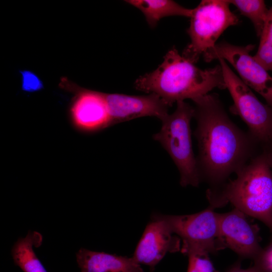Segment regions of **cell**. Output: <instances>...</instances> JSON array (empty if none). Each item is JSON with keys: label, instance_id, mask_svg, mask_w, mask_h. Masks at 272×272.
<instances>
[{"label": "cell", "instance_id": "obj_1", "mask_svg": "<svg viewBox=\"0 0 272 272\" xmlns=\"http://www.w3.org/2000/svg\"><path fill=\"white\" fill-rule=\"evenodd\" d=\"M193 101L199 173L201 181L211 186L209 189H216L255 156L260 145L232 122L217 94L209 93Z\"/></svg>", "mask_w": 272, "mask_h": 272}, {"label": "cell", "instance_id": "obj_2", "mask_svg": "<svg viewBox=\"0 0 272 272\" xmlns=\"http://www.w3.org/2000/svg\"><path fill=\"white\" fill-rule=\"evenodd\" d=\"M134 87L157 95L170 107L187 99L193 101L215 88L226 89L220 64L199 69L180 55L175 47L168 51L155 71L137 79Z\"/></svg>", "mask_w": 272, "mask_h": 272}, {"label": "cell", "instance_id": "obj_3", "mask_svg": "<svg viewBox=\"0 0 272 272\" xmlns=\"http://www.w3.org/2000/svg\"><path fill=\"white\" fill-rule=\"evenodd\" d=\"M236 174L220 187L207 190L210 206L216 209L229 202L262 222L272 233V170L260 149Z\"/></svg>", "mask_w": 272, "mask_h": 272}, {"label": "cell", "instance_id": "obj_4", "mask_svg": "<svg viewBox=\"0 0 272 272\" xmlns=\"http://www.w3.org/2000/svg\"><path fill=\"white\" fill-rule=\"evenodd\" d=\"M174 112L162 121L160 131L153 135L169 154L180 173V184L197 187L201 182L192 145L190 121L194 108L178 101Z\"/></svg>", "mask_w": 272, "mask_h": 272}, {"label": "cell", "instance_id": "obj_5", "mask_svg": "<svg viewBox=\"0 0 272 272\" xmlns=\"http://www.w3.org/2000/svg\"><path fill=\"white\" fill-rule=\"evenodd\" d=\"M230 4L227 0H202L193 9L187 30L190 41L182 51L183 57L194 64L201 55L215 46L224 31L239 23Z\"/></svg>", "mask_w": 272, "mask_h": 272}, {"label": "cell", "instance_id": "obj_6", "mask_svg": "<svg viewBox=\"0 0 272 272\" xmlns=\"http://www.w3.org/2000/svg\"><path fill=\"white\" fill-rule=\"evenodd\" d=\"M214 208L207 209L190 215H167L156 214L167 224L173 234L182 241L181 251L214 253L226 248L221 236L218 213Z\"/></svg>", "mask_w": 272, "mask_h": 272}, {"label": "cell", "instance_id": "obj_7", "mask_svg": "<svg viewBox=\"0 0 272 272\" xmlns=\"http://www.w3.org/2000/svg\"><path fill=\"white\" fill-rule=\"evenodd\" d=\"M218 60L233 102L230 112L246 124L248 132L259 145L272 142V107L261 102L225 60Z\"/></svg>", "mask_w": 272, "mask_h": 272}, {"label": "cell", "instance_id": "obj_8", "mask_svg": "<svg viewBox=\"0 0 272 272\" xmlns=\"http://www.w3.org/2000/svg\"><path fill=\"white\" fill-rule=\"evenodd\" d=\"M254 47L253 44L238 46L223 41L207 51L203 57L207 62L220 58L228 62L240 79L262 96L272 107V77L250 55Z\"/></svg>", "mask_w": 272, "mask_h": 272}, {"label": "cell", "instance_id": "obj_9", "mask_svg": "<svg viewBox=\"0 0 272 272\" xmlns=\"http://www.w3.org/2000/svg\"><path fill=\"white\" fill-rule=\"evenodd\" d=\"M220 231L226 248L240 256L255 259L262 248L259 228L250 221L248 215L237 209L218 213Z\"/></svg>", "mask_w": 272, "mask_h": 272}, {"label": "cell", "instance_id": "obj_10", "mask_svg": "<svg viewBox=\"0 0 272 272\" xmlns=\"http://www.w3.org/2000/svg\"><path fill=\"white\" fill-rule=\"evenodd\" d=\"M173 234L166 223L154 214L137 244L133 258L153 271L167 253L181 250V239Z\"/></svg>", "mask_w": 272, "mask_h": 272}, {"label": "cell", "instance_id": "obj_11", "mask_svg": "<svg viewBox=\"0 0 272 272\" xmlns=\"http://www.w3.org/2000/svg\"><path fill=\"white\" fill-rule=\"evenodd\" d=\"M111 125L145 116H154L163 121L170 107L157 95L134 96L104 93Z\"/></svg>", "mask_w": 272, "mask_h": 272}, {"label": "cell", "instance_id": "obj_12", "mask_svg": "<svg viewBox=\"0 0 272 272\" xmlns=\"http://www.w3.org/2000/svg\"><path fill=\"white\" fill-rule=\"evenodd\" d=\"M75 126L86 132L97 131L111 125L104 93L88 90L77 95L70 108Z\"/></svg>", "mask_w": 272, "mask_h": 272}, {"label": "cell", "instance_id": "obj_13", "mask_svg": "<svg viewBox=\"0 0 272 272\" xmlns=\"http://www.w3.org/2000/svg\"><path fill=\"white\" fill-rule=\"evenodd\" d=\"M81 272H144L132 257L81 248L76 253Z\"/></svg>", "mask_w": 272, "mask_h": 272}, {"label": "cell", "instance_id": "obj_14", "mask_svg": "<svg viewBox=\"0 0 272 272\" xmlns=\"http://www.w3.org/2000/svg\"><path fill=\"white\" fill-rule=\"evenodd\" d=\"M42 235L29 231L24 238H19L12 248L11 254L15 264L24 272H47L37 256L33 247L39 246Z\"/></svg>", "mask_w": 272, "mask_h": 272}, {"label": "cell", "instance_id": "obj_15", "mask_svg": "<svg viewBox=\"0 0 272 272\" xmlns=\"http://www.w3.org/2000/svg\"><path fill=\"white\" fill-rule=\"evenodd\" d=\"M125 2L139 9L151 27L162 18L172 16L190 18L193 9L186 8L171 0H128Z\"/></svg>", "mask_w": 272, "mask_h": 272}, {"label": "cell", "instance_id": "obj_16", "mask_svg": "<svg viewBox=\"0 0 272 272\" xmlns=\"http://www.w3.org/2000/svg\"><path fill=\"white\" fill-rule=\"evenodd\" d=\"M240 14L248 18L252 23L256 35L259 37L266 20L268 9L262 0H231Z\"/></svg>", "mask_w": 272, "mask_h": 272}, {"label": "cell", "instance_id": "obj_17", "mask_svg": "<svg viewBox=\"0 0 272 272\" xmlns=\"http://www.w3.org/2000/svg\"><path fill=\"white\" fill-rule=\"evenodd\" d=\"M259 37L258 50L253 57L267 71L272 72V6Z\"/></svg>", "mask_w": 272, "mask_h": 272}, {"label": "cell", "instance_id": "obj_18", "mask_svg": "<svg viewBox=\"0 0 272 272\" xmlns=\"http://www.w3.org/2000/svg\"><path fill=\"white\" fill-rule=\"evenodd\" d=\"M209 254L191 253L187 254V272H218L209 256Z\"/></svg>", "mask_w": 272, "mask_h": 272}, {"label": "cell", "instance_id": "obj_19", "mask_svg": "<svg viewBox=\"0 0 272 272\" xmlns=\"http://www.w3.org/2000/svg\"><path fill=\"white\" fill-rule=\"evenodd\" d=\"M21 76V88L27 93H34L42 90L43 84L38 76L29 70L20 72Z\"/></svg>", "mask_w": 272, "mask_h": 272}, {"label": "cell", "instance_id": "obj_20", "mask_svg": "<svg viewBox=\"0 0 272 272\" xmlns=\"http://www.w3.org/2000/svg\"><path fill=\"white\" fill-rule=\"evenodd\" d=\"M255 264L262 272H272V237L268 244L262 248L254 259Z\"/></svg>", "mask_w": 272, "mask_h": 272}, {"label": "cell", "instance_id": "obj_21", "mask_svg": "<svg viewBox=\"0 0 272 272\" xmlns=\"http://www.w3.org/2000/svg\"><path fill=\"white\" fill-rule=\"evenodd\" d=\"M260 148L266 156L272 170V142L260 145Z\"/></svg>", "mask_w": 272, "mask_h": 272}, {"label": "cell", "instance_id": "obj_22", "mask_svg": "<svg viewBox=\"0 0 272 272\" xmlns=\"http://www.w3.org/2000/svg\"><path fill=\"white\" fill-rule=\"evenodd\" d=\"M229 272H262L259 268L255 265L254 266L247 269L241 268L240 266H235Z\"/></svg>", "mask_w": 272, "mask_h": 272}]
</instances>
